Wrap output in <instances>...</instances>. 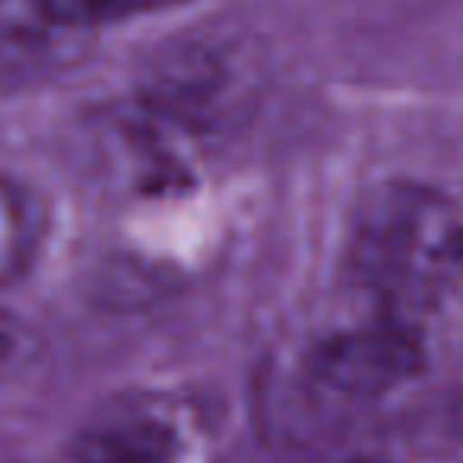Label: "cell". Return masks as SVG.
<instances>
[{
    "mask_svg": "<svg viewBox=\"0 0 463 463\" xmlns=\"http://www.w3.org/2000/svg\"><path fill=\"white\" fill-rule=\"evenodd\" d=\"M463 267V216L448 194L384 181L359 200L346 235V277L359 311L422 330Z\"/></svg>",
    "mask_w": 463,
    "mask_h": 463,
    "instance_id": "6da1fadb",
    "label": "cell"
},
{
    "mask_svg": "<svg viewBox=\"0 0 463 463\" xmlns=\"http://www.w3.org/2000/svg\"><path fill=\"white\" fill-rule=\"evenodd\" d=\"M422 365V330L359 311L355 321L327 330L305 355L308 387L334 403H368Z\"/></svg>",
    "mask_w": 463,
    "mask_h": 463,
    "instance_id": "7a4b0ae2",
    "label": "cell"
},
{
    "mask_svg": "<svg viewBox=\"0 0 463 463\" xmlns=\"http://www.w3.org/2000/svg\"><path fill=\"white\" fill-rule=\"evenodd\" d=\"M45 206L23 181L0 172V292L29 273L45 241Z\"/></svg>",
    "mask_w": 463,
    "mask_h": 463,
    "instance_id": "3957f363",
    "label": "cell"
},
{
    "mask_svg": "<svg viewBox=\"0 0 463 463\" xmlns=\"http://www.w3.org/2000/svg\"><path fill=\"white\" fill-rule=\"evenodd\" d=\"M48 39L39 26L0 10V92L33 80L48 64Z\"/></svg>",
    "mask_w": 463,
    "mask_h": 463,
    "instance_id": "277c9868",
    "label": "cell"
},
{
    "mask_svg": "<svg viewBox=\"0 0 463 463\" xmlns=\"http://www.w3.org/2000/svg\"><path fill=\"white\" fill-rule=\"evenodd\" d=\"M181 0H33L35 16L48 26H102V23H118L128 16L153 14V10L175 7Z\"/></svg>",
    "mask_w": 463,
    "mask_h": 463,
    "instance_id": "5b68a950",
    "label": "cell"
},
{
    "mask_svg": "<svg viewBox=\"0 0 463 463\" xmlns=\"http://www.w3.org/2000/svg\"><path fill=\"white\" fill-rule=\"evenodd\" d=\"M349 463H391V460H349Z\"/></svg>",
    "mask_w": 463,
    "mask_h": 463,
    "instance_id": "8992f818",
    "label": "cell"
}]
</instances>
